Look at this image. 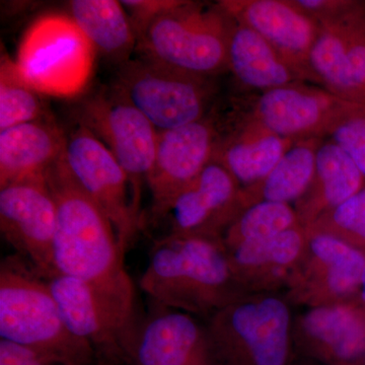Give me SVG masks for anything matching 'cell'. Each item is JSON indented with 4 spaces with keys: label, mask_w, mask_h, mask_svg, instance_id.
Returning a JSON list of instances; mask_svg holds the SVG:
<instances>
[{
    "label": "cell",
    "mask_w": 365,
    "mask_h": 365,
    "mask_svg": "<svg viewBox=\"0 0 365 365\" xmlns=\"http://www.w3.org/2000/svg\"><path fill=\"white\" fill-rule=\"evenodd\" d=\"M295 349L321 365H362L365 307L356 299L312 307L294 318Z\"/></svg>",
    "instance_id": "obj_17"
},
{
    "label": "cell",
    "mask_w": 365,
    "mask_h": 365,
    "mask_svg": "<svg viewBox=\"0 0 365 365\" xmlns=\"http://www.w3.org/2000/svg\"><path fill=\"white\" fill-rule=\"evenodd\" d=\"M158 132L194 123L215 106L212 78L194 76L139 57L119 66L114 85Z\"/></svg>",
    "instance_id": "obj_7"
},
{
    "label": "cell",
    "mask_w": 365,
    "mask_h": 365,
    "mask_svg": "<svg viewBox=\"0 0 365 365\" xmlns=\"http://www.w3.org/2000/svg\"><path fill=\"white\" fill-rule=\"evenodd\" d=\"M46 179L57 206L53 250L57 275L76 278L135 299L134 285L124 265L126 252L116 230L78 186L63 158L46 173Z\"/></svg>",
    "instance_id": "obj_1"
},
{
    "label": "cell",
    "mask_w": 365,
    "mask_h": 365,
    "mask_svg": "<svg viewBox=\"0 0 365 365\" xmlns=\"http://www.w3.org/2000/svg\"><path fill=\"white\" fill-rule=\"evenodd\" d=\"M78 124L111 151L130 181L134 208L140 215L141 188L148 184L158 131L113 86L83 98L76 109Z\"/></svg>",
    "instance_id": "obj_9"
},
{
    "label": "cell",
    "mask_w": 365,
    "mask_h": 365,
    "mask_svg": "<svg viewBox=\"0 0 365 365\" xmlns=\"http://www.w3.org/2000/svg\"><path fill=\"white\" fill-rule=\"evenodd\" d=\"M306 228L339 240L365 253V187Z\"/></svg>",
    "instance_id": "obj_29"
},
{
    "label": "cell",
    "mask_w": 365,
    "mask_h": 365,
    "mask_svg": "<svg viewBox=\"0 0 365 365\" xmlns=\"http://www.w3.org/2000/svg\"><path fill=\"white\" fill-rule=\"evenodd\" d=\"M365 187L356 163L332 140H324L317 153L316 172L304 196L294 203L300 225L307 227Z\"/></svg>",
    "instance_id": "obj_22"
},
{
    "label": "cell",
    "mask_w": 365,
    "mask_h": 365,
    "mask_svg": "<svg viewBox=\"0 0 365 365\" xmlns=\"http://www.w3.org/2000/svg\"><path fill=\"white\" fill-rule=\"evenodd\" d=\"M307 242V228L299 225L227 251L237 284L247 295L277 294L285 290L304 256Z\"/></svg>",
    "instance_id": "obj_19"
},
{
    "label": "cell",
    "mask_w": 365,
    "mask_h": 365,
    "mask_svg": "<svg viewBox=\"0 0 365 365\" xmlns=\"http://www.w3.org/2000/svg\"><path fill=\"white\" fill-rule=\"evenodd\" d=\"M194 123L158 132L155 163L148 179L151 218L167 217L170 205L215 160L222 141L225 117L215 111Z\"/></svg>",
    "instance_id": "obj_11"
},
{
    "label": "cell",
    "mask_w": 365,
    "mask_h": 365,
    "mask_svg": "<svg viewBox=\"0 0 365 365\" xmlns=\"http://www.w3.org/2000/svg\"><path fill=\"white\" fill-rule=\"evenodd\" d=\"M277 294H249L207 319L220 365H294V318Z\"/></svg>",
    "instance_id": "obj_5"
},
{
    "label": "cell",
    "mask_w": 365,
    "mask_h": 365,
    "mask_svg": "<svg viewBox=\"0 0 365 365\" xmlns=\"http://www.w3.org/2000/svg\"><path fill=\"white\" fill-rule=\"evenodd\" d=\"M67 326L93 348L97 365H128L138 323L135 299L66 275L48 279Z\"/></svg>",
    "instance_id": "obj_8"
},
{
    "label": "cell",
    "mask_w": 365,
    "mask_h": 365,
    "mask_svg": "<svg viewBox=\"0 0 365 365\" xmlns=\"http://www.w3.org/2000/svg\"><path fill=\"white\" fill-rule=\"evenodd\" d=\"M300 225L292 204L262 201L242 211L230 223L222 240L227 251L248 242L261 241Z\"/></svg>",
    "instance_id": "obj_27"
},
{
    "label": "cell",
    "mask_w": 365,
    "mask_h": 365,
    "mask_svg": "<svg viewBox=\"0 0 365 365\" xmlns=\"http://www.w3.org/2000/svg\"><path fill=\"white\" fill-rule=\"evenodd\" d=\"M42 93L21 76L14 60L2 55L0 63V131L49 117Z\"/></svg>",
    "instance_id": "obj_28"
},
{
    "label": "cell",
    "mask_w": 365,
    "mask_h": 365,
    "mask_svg": "<svg viewBox=\"0 0 365 365\" xmlns=\"http://www.w3.org/2000/svg\"><path fill=\"white\" fill-rule=\"evenodd\" d=\"M234 24L218 2L181 1L145 29L136 51L155 63L212 78L228 69Z\"/></svg>",
    "instance_id": "obj_4"
},
{
    "label": "cell",
    "mask_w": 365,
    "mask_h": 365,
    "mask_svg": "<svg viewBox=\"0 0 365 365\" xmlns=\"http://www.w3.org/2000/svg\"><path fill=\"white\" fill-rule=\"evenodd\" d=\"M324 139L297 141L261 181L241 188L242 212L254 204L272 201L292 204L299 201L313 181L317 153Z\"/></svg>",
    "instance_id": "obj_25"
},
{
    "label": "cell",
    "mask_w": 365,
    "mask_h": 365,
    "mask_svg": "<svg viewBox=\"0 0 365 365\" xmlns=\"http://www.w3.org/2000/svg\"><path fill=\"white\" fill-rule=\"evenodd\" d=\"M362 365H365V360H364V364H362Z\"/></svg>",
    "instance_id": "obj_35"
},
{
    "label": "cell",
    "mask_w": 365,
    "mask_h": 365,
    "mask_svg": "<svg viewBox=\"0 0 365 365\" xmlns=\"http://www.w3.org/2000/svg\"><path fill=\"white\" fill-rule=\"evenodd\" d=\"M96 55L69 14L51 13L26 30L14 61L21 76L43 96L74 98L90 83Z\"/></svg>",
    "instance_id": "obj_6"
},
{
    "label": "cell",
    "mask_w": 365,
    "mask_h": 365,
    "mask_svg": "<svg viewBox=\"0 0 365 365\" xmlns=\"http://www.w3.org/2000/svg\"><path fill=\"white\" fill-rule=\"evenodd\" d=\"M356 299L362 307H365V270L364 275H362L361 284H360L359 294H357L356 299Z\"/></svg>",
    "instance_id": "obj_33"
},
{
    "label": "cell",
    "mask_w": 365,
    "mask_h": 365,
    "mask_svg": "<svg viewBox=\"0 0 365 365\" xmlns=\"http://www.w3.org/2000/svg\"><path fill=\"white\" fill-rule=\"evenodd\" d=\"M309 61L322 88L348 102L365 103V93L353 76L340 34L331 21L319 24Z\"/></svg>",
    "instance_id": "obj_26"
},
{
    "label": "cell",
    "mask_w": 365,
    "mask_h": 365,
    "mask_svg": "<svg viewBox=\"0 0 365 365\" xmlns=\"http://www.w3.org/2000/svg\"><path fill=\"white\" fill-rule=\"evenodd\" d=\"M329 137L365 176V103H351Z\"/></svg>",
    "instance_id": "obj_30"
},
{
    "label": "cell",
    "mask_w": 365,
    "mask_h": 365,
    "mask_svg": "<svg viewBox=\"0 0 365 365\" xmlns=\"http://www.w3.org/2000/svg\"><path fill=\"white\" fill-rule=\"evenodd\" d=\"M56 227V201L46 175L0 188L2 235L47 280L57 275L53 259Z\"/></svg>",
    "instance_id": "obj_12"
},
{
    "label": "cell",
    "mask_w": 365,
    "mask_h": 365,
    "mask_svg": "<svg viewBox=\"0 0 365 365\" xmlns=\"http://www.w3.org/2000/svg\"><path fill=\"white\" fill-rule=\"evenodd\" d=\"M140 287L157 306L207 319L247 295L222 239L170 232L153 245Z\"/></svg>",
    "instance_id": "obj_2"
},
{
    "label": "cell",
    "mask_w": 365,
    "mask_h": 365,
    "mask_svg": "<svg viewBox=\"0 0 365 365\" xmlns=\"http://www.w3.org/2000/svg\"><path fill=\"white\" fill-rule=\"evenodd\" d=\"M0 336L58 365H97L91 346L67 326L48 280L19 255L0 266Z\"/></svg>",
    "instance_id": "obj_3"
},
{
    "label": "cell",
    "mask_w": 365,
    "mask_h": 365,
    "mask_svg": "<svg viewBox=\"0 0 365 365\" xmlns=\"http://www.w3.org/2000/svg\"><path fill=\"white\" fill-rule=\"evenodd\" d=\"M66 137L50 116L0 131V188L45 176L63 158Z\"/></svg>",
    "instance_id": "obj_21"
},
{
    "label": "cell",
    "mask_w": 365,
    "mask_h": 365,
    "mask_svg": "<svg viewBox=\"0 0 365 365\" xmlns=\"http://www.w3.org/2000/svg\"><path fill=\"white\" fill-rule=\"evenodd\" d=\"M294 365H316V364H306V362H302V364H297V362L295 361Z\"/></svg>",
    "instance_id": "obj_34"
},
{
    "label": "cell",
    "mask_w": 365,
    "mask_h": 365,
    "mask_svg": "<svg viewBox=\"0 0 365 365\" xmlns=\"http://www.w3.org/2000/svg\"><path fill=\"white\" fill-rule=\"evenodd\" d=\"M218 4L267 41L302 81L321 86L309 61L319 24L295 0H223Z\"/></svg>",
    "instance_id": "obj_14"
},
{
    "label": "cell",
    "mask_w": 365,
    "mask_h": 365,
    "mask_svg": "<svg viewBox=\"0 0 365 365\" xmlns=\"http://www.w3.org/2000/svg\"><path fill=\"white\" fill-rule=\"evenodd\" d=\"M182 0H124L121 1L130 19L132 26L139 36L155 19L180 4Z\"/></svg>",
    "instance_id": "obj_31"
},
{
    "label": "cell",
    "mask_w": 365,
    "mask_h": 365,
    "mask_svg": "<svg viewBox=\"0 0 365 365\" xmlns=\"http://www.w3.org/2000/svg\"><path fill=\"white\" fill-rule=\"evenodd\" d=\"M63 160L78 186L109 218L126 252L140 227L141 215L134 208L125 170L105 144L81 125L67 134Z\"/></svg>",
    "instance_id": "obj_10"
},
{
    "label": "cell",
    "mask_w": 365,
    "mask_h": 365,
    "mask_svg": "<svg viewBox=\"0 0 365 365\" xmlns=\"http://www.w3.org/2000/svg\"><path fill=\"white\" fill-rule=\"evenodd\" d=\"M294 143L271 131L250 110H237L225 117L213 162L228 170L242 188L267 176Z\"/></svg>",
    "instance_id": "obj_20"
},
{
    "label": "cell",
    "mask_w": 365,
    "mask_h": 365,
    "mask_svg": "<svg viewBox=\"0 0 365 365\" xmlns=\"http://www.w3.org/2000/svg\"><path fill=\"white\" fill-rule=\"evenodd\" d=\"M69 11L98 54L119 66L131 59L137 35L121 1L73 0L69 2Z\"/></svg>",
    "instance_id": "obj_24"
},
{
    "label": "cell",
    "mask_w": 365,
    "mask_h": 365,
    "mask_svg": "<svg viewBox=\"0 0 365 365\" xmlns=\"http://www.w3.org/2000/svg\"><path fill=\"white\" fill-rule=\"evenodd\" d=\"M307 232L306 250L288 281L285 299L312 309L356 299L365 253L329 235Z\"/></svg>",
    "instance_id": "obj_13"
},
{
    "label": "cell",
    "mask_w": 365,
    "mask_h": 365,
    "mask_svg": "<svg viewBox=\"0 0 365 365\" xmlns=\"http://www.w3.org/2000/svg\"><path fill=\"white\" fill-rule=\"evenodd\" d=\"M351 103L321 86L297 81L263 91L250 111L274 133L297 143L330 136Z\"/></svg>",
    "instance_id": "obj_15"
},
{
    "label": "cell",
    "mask_w": 365,
    "mask_h": 365,
    "mask_svg": "<svg viewBox=\"0 0 365 365\" xmlns=\"http://www.w3.org/2000/svg\"><path fill=\"white\" fill-rule=\"evenodd\" d=\"M127 359L128 365H220L206 326L160 306L137 326Z\"/></svg>",
    "instance_id": "obj_16"
},
{
    "label": "cell",
    "mask_w": 365,
    "mask_h": 365,
    "mask_svg": "<svg viewBox=\"0 0 365 365\" xmlns=\"http://www.w3.org/2000/svg\"><path fill=\"white\" fill-rule=\"evenodd\" d=\"M0 365H58L49 356L20 343L0 339Z\"/></svg>",
    "instance_id": "obj_32"
},
{
    "label": "cell",
    "mask_w": 365,
    "mask_h": 365,
    "mask_svg": "<svg viewBox=\"0 0 365 365\" xmlns=\"http://www.w3.org/2000/svg\"><path fill=\"white\" fill-rule=\"evenodd\" d=\"M241 188L222 165L209 163L170 205V234L222 239L242 213Z\"/></svg>",
    "instance_id": "obj_18"
},
{
    "label": "cell",
    "mask_w": 365,
    "mask_h": 365,
    "mask_svg": "<svg viewBox=\"0 0 365 365\" xmlns=\"http://www.w3.org/2000/svg\"><path fill=\"white\" fill-rule=\"evenodd\" d=\"M228 69L242 86L262 93L302 81L267 41L235 21L228 48Z\"/></svg>",
    "instance_id": "obj_23"
}]
</instances>
